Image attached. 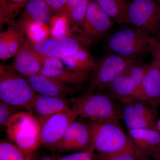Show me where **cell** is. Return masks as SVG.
Here are the masks:
<instances>
[{"label": "cell", "mask_w": 160, "mask_h": 160, "mask_svg": "<svg viewBox=\"0 0 160 160\" xmlns=\"http://www.w3.org/2000/svg\"><path fill=\"white\" fill-rule=\"evenodd\" d=\"M39 160H55L54 157L49 156H46L41 158Z\"/></svg>", "instance_id": "cell-32"}, {"label": "cell", "mask_w": 160, "mask_h": 160, "mask_svg": "<svg viewBox=\"0 0 160 160\" xmlns=\"http://www.w3.org/2000/svg\"><path fill=\"white\" fill-rule=\"evenodd\" d=\"M89 150L91 149L88 123L75 120L70 124L54 152L61 153Z\"/></svg>", "instance_id": "cell-12"}, {"label": "cell", "mask_w": 160, "mask_h": 160, "mask_svg": "<svg viewBox=\"0 0 160 160\" xmlns=\"http://www.w3.org/2000/svg\"><path fill=\"white\" fill-rule=\"evenodd\" d=\"M114 98L102 92L92 91L73 98L70 101L71 109L78 116L89 121H120L122 108Z\"/></svg>", "instance_id": "cell-1"}, {"label": "cell", "mask_w": 160, "mask_h": 160, "mask_svg": "<svg viewBox=\"0 0 160 160\" xmlns=\"http://www.w3.org/2000/svg\"><path fill=\"white\" fill-rule=\"evenodd\" d=\"M95 160H149L135 146L109 153L95 154Z\"/></svg>", "instance_id": "cell-26"}, {"label": "cell", "mask_w": 160, "mask_h": 160, "mask_svg": "<svg viewBox=\"0 0 160 160\" xmlns=\"http://www.w3.org/2000/svg\"><path fill=\"white\" fill-rule=\"evenodd\" d=\"M89 0H68L62 15L70 25H82L88 7Z\"/></svg>", "instance_id": "cell-24"}, {"label": "cell", "mask_w": 160, "mask_h": 160, "mask_svg": "<svg viewBox=\"0 0 160 160\" xmlns=\"http://www.w3.org/2000/svg\"><path fill=\"white\" fill-rule=\"evenodd\" d=\"M127 18L129 25L142 29L152 36L158 34L160 28L159 1L132 0L129 2Z\"/></svg>", "instance_id": "cell-7"}, {"label": "cell", "mask_w": 160, "mask_h": 160, "mask_svg": "<svg viewBox=\"0 0 160 160\" xmlns=\"http://www.w3.org/2000/svg\"><path fill=\"white\" fill-rule=\"evenodd\" d=\"M125 71L103 89L122 103L134 99L137 89L136 84Z\"/></svg>", "instance_id": "cell-21"}, {"label": "cell", "mask_w": 160, "mask_h": 160, "mask_svg": "<svg viewBox=\"0 0 160 160\" xmlns=\"http://www.w3.org/2000/svg\"><path fill=\"white\" fill-rule=\"evenodd\" d=\"M70 109V102L66 97L37 94L34 101L33 114H36L41 123L53 115Z\"/></svg>", "instance_id": "cell-19"}, {"label": "cell", "mask_w": 160, "mask_h": 160, "mask_svg": "<svg viewBox=\"0 0 160 160\" xmlns=\"http://www.w3.org/2000/svg\"><path fill=\"white\" fill-rule=\"evenodd\" d=\"M49 6L52 12L62 13L68 0H43Z\"/></svg>", "instance_id": "cell-30"}, {"label": "cell", "mask_w": 160, "mask_h": 160, "mask_svg": "<svg viewBox=\"0 0 160 160\" xmlns=\"http://www.w3.org/2000/svg\"><path fill=\"white\" fill-rule=\"evenodd\" d=\"M54 159L55 160H95L94 152L91 150L79 151L64 156L55 157Z\"/></svg>", "instance_id": "cell-29"}, {"label": "cell", "mask_w": 160, "mask_h": 160, "mask_svg": "<svg viewBox=\"0 0 160 160\" xmlns=\"http://www.w3.org/2000/svg\"><path fill=\"white\" fill-rule=\"evenodd\" d=\"M24 32L16 28H10L0 33V58L2 61L15 56L25 44Z\"/></svg>", "instance_id": "cell-20"}, {"label": "cell", "mask_w": 160, "mask_h": 160, "mask_svg": "<svg viewBox=\"0 0 160 160\" xmlns=\"http://www.w3.org/2000/svg\"><path fill=\"white\" fill-rule=\"evenodd\" d=\"M153 160H160V154L158 155V156L154 158H153Z\"/></svg>", "instance_id": "cell-35"}, {"label": "cell", "mask_w": 160, "mask_h": 160, "mask_svg": "<svg viewBox=\"0 0 160 160\" xmlns=\"http://www.w3.org/2000/svg\"><path fill=\"white\" fill-rule=\"evenodd\" d=\"M122 119L127 129H157L155 110L153 104L141 100L132 99L122 103Z\"/></svg>", "instance_id": "cell-9"}, {"label": "cell", "mask_w": 160, "mask_h": 160, "mask_svg": "<svg viewBox=\"0 0 160 160\" xmlns=\"http://www.w3.org/2000/svg\"><path fill=\"white\" fill-rule=\"evenodd\" d=\"M127 131L134 146L149 158L160 154V133L158 129H127Z\"/></svg>", "instance_id": "cell-18"}, {"label": "cell", "mask_w": 160, "mask_h": 160, "mask_svg": "<svg viewBox=\"0 0 160 160\" xmlns=\"http://www.w3.org/2000/svg\"><path fill=\"white\" fill-rule=\"evenodd\" d=\"M157 127L158 131L160 133V118L159 119L157 122Z\"/></svg>", "instance_id": "cell-33"}, {"label": "cell", "mask_w": 160, "mask_h": 160, "mask_svg": "<svg viewBox=\"0 0 160 160\" xmlns=\"http://www.w3.org/2000/svg\"><path fill=\"white\" fill-rule=\"evenodd\" d=\"M45 58L34 51L30 40L26 39L25 44L15 56L12 66L18 73L27 78L40 73Z\"/></svg>", "instance_id": "cell-15"}, {"label": "cell", "mask_w": 160, "mask_h": 160, "mask_svg": "<svg viewBox=\"0 0 160 160\" xmlns=\"http://www.w3.org/2000/svg\"><path fill=\"white\" fill-rule=\"evenodd\" d=\"M26 78L32 88L37 94L66 97L74 92L72 86L41 73L33 74Z\"/></svg>", "instance_id": "cell-17"}, {"label": "cell", "mask_w": 160, "mask_h": 160, "mask_svg": "<svg viewBox=\"0 0 160 160\" xmlns=\"http://www.w3.org/2000/svg\"><path fill=\"white\" fill-rule=\"evenodd\" d=\"M31 44L34 51L43 57L59 59L72 55L82 47L77 40L67 36L46 38L36 42L31 41Z\"/></svg>", "instance_id": "cell-11"}, {"label": "cell", "mask_w": 160, "mask_h": 160, "mask_svg": "<svg viewBox=\"0 0 160 160\" xmlns=\"http://www.w3.org/2000/svg\"></svg>", "instance_id": "cell-38"}, {"label": "cell", "mask_w": 160, "mask_h": 160, "mask_svg": "<svg viewBox=\"0 0 160 160\" xmlns=\"http://www.w3.org/2000/svg\"><path fill=\"white\" fill-rule=\"evenodd\" d=\"M159 1L160 2V0H159Z\"/></svg>", "instance_id": "cell-37"}, {"label": "cell", "mask_w": 160, "mask_h": 160, "mask_svg": "<svg viewBox=\"0 0 160 160\" xmlns=\"http://www.w3.org/2000/svg\"><path fill=\"white\" fill-rule=\"evenodd\" d=\"M31 0H0L1 27L11 22Z\"/></svg>", "instance_id": "cell-25"}, {"label": "cell", "mask_w": 160, "mask_h": 160, "mask_svg": "<svg viewBox=\"0 0 160 160\" xmlns=\"http://www.w3.org/2000/svg\"><path fill=\"white\" fill-rule=\"evenodd\" d=\"M119 122L88 120L91 150L98 153H109L134 146Z\"/></svg>", "instance_id": "cell-3"}, {"label": "cell", "mask_w": 160, "mask_h": 160, "mask_svg": "<svg viewBox=\"0 0 160 160\" xmlns=\"http://www.w3.org/2000/svg\"><path fill=\"white\" fill-rule=\"evenodd\" d=\"M96 0H89L86 16L82 24L83 34L86 40L95 41L101 38L114 24Z\"/></svg>", "instance_id": "cell-10"}, {"label": "cell", "mask_w": 160, "mask_h": 160, "mask_svg": "<svg viewBox=\"0 0 160 160\" xmlns=\"http://www.w3.org/2000/svg\"><path fill=\"white\" fill-rule=\"evenodd\" d=\"M37 94L27 78L21 75L12 66H0V99L3 102L33 113Z\"/></svg>", "instance_id": "cell-2"}, {"label": "cell", "mask_w": 160, "mask_h": 160, "mask_svg": "<svg viewBox=\"0 0 160 160\" xmlns=\"http://www.w3.org/2000/svg\"><path fill=\"white\" fill-rule=\"evenodd\" d=\"M60 59L69 69L82 73H90L97 65L91 53L82 46L74 54Z\"/></svg>", "instance_id": "cell-22"}, {"label": "cell", "mask_w": 160, "mask_h": 160, "mask_svg": "<svg viewBox=\"0 0 160 160\" xmlns=\"http://www.w3.org/2000/svg\"><path fill=\"white\" fill-rule=\"evenodd\" d=\"M16 107L0 100V126L5 127L9 120L18 112Z\"/></svg>", "instance_id": "cell-28"}, {"label": "cell", "mask_w": 160, "mask_h": 160, "mask_svg": "<svg viewBox=\"0 0 160 160\" xmlns=\"http://www.w3.org/2000/svg\"><path fill=\"white\" fill-rule=\"evenodd\" d=\"M52 13L43 0H31L24 8L16 28L23 32L31 25L45 26L51 20Z\"/></svg>", "instance_id": "cell-16"}, {"label": "cell", "mask_w": 160, "mask_h": 160, "mask_svg": "<svg viewBox=\"0 0 160 160\" xmlns=\"http://www.w3.org/2000/svg\"><path fill=\"white\" fill-rule=\"evenodd\" d=\"M140 61V58L125 57L114 53L105 57L92 72L87 92L103 90L129 66Z\"/></svg>", "instance_id": "cell-6"}, {"label": "cell", "mask_w": 160, "mask_h": 160, "mask_svg": "<svg viewBox=\"0 0 160 160\" xmlns=\"http://www.w3.org/2000/svg\"><path fill=\"white\" fill-rule=\"evenodd\" d=\"M134 99L155 105L160 99V67L155 60L147 65L145 76L136 92Z\"/></svg>", "instance_id": "cell-14"}, {"label": "cell", "mask_w": 160, "mask_h": 160, "mask_svg": "<svg viewBox=\"0 0 160 160\" xmlns=\"http://www.w3.org/2000/svg\"><path fill=\"white\" fill-rule=\"evenodd\" d=\"M158 41L142 29L126 28L109 37L107 47L109 51L122 56L140 58L152 53Z\"/></svg>", "instance_id": "cell-5"}, {"label": "cell", "mask_w": 160, "mask_h": 160, "mask_svg": "<svg viewBox=\"0 0 160 160\" xmlns=\"http://www.w3.org/2000/svg\"><path fill=\"white\" fill-rule=\"evenodd\" d=\"M78 117L73 109L53 115L41 123V146L54 152L70 124Z\"/></svg>", "instance_id": "cell-8"}, {"label": "cell", "mask_w": 160, "mask_h": 160, "mask_svg": "<svg viewBox=\"0 0 160 160\" xmlns=\"http://www.w3.org/2000/svg\"><path fill=\"white\" fill-rule=\"evenodd\" d=\"M158 47H159L160 49V42H159V41H158Z\"/></svg>", "instance_id": "cell-36"}, {"label": "cell", "mask_w": 160, "mask_h": 160, "mask_svg": "<svg viewBox=\"0 0 160 160\" xmlns=\"http://www.w3.org/2000/svg\"><path fill=\"white\" fill-rule=\"evenodd\" d=\"M0 160H36V155L26 153L10 141L1 140Z\"/></svg>", "instance_id": "cell-27"}, {"label": "cell", "mask_w": 160, "mask_h": 160, "mask_svg": "<svg viewBox=\"0 0 160 160\" xmlns=\"http://www.w3.org/2000/svg\"><path fill=\"white\" fill-rule=\"evenodd\" d=\"M39 120L32 112H18L5 126L10 142L26 153L36 155L41 145Z\"/></svg>", "instance_id": "cell-4"}, {"label": "cell", "mask_w": 160, "mask_h": 160, "mask_svg": "<svg viewBox=\"0 0 160 160\" xmlns=\"http://www.w3.org/2000/svg\"><path fill=\"white\" fill-rule=\"evenodd\" d=\"M151 53L153 59L157 62L160 67V49L158 46V43Z\"/></svg>", "instance_id": "cell-31"}, {"label": "cell", "mask_w": 160, "mask_h": 160, "mask_svg": "<svg viewBox=\"0 0 160 160\" xmlns=\"http://www.w3.org/2000/svg\"><path fill=\"white\" fill-rule=\"evenodd\" d=\"M114 23L128 24L127 13L129 2L126 0H96Z\"/></svg>", "instance_id": "cell-23"}, {"label": "cell", "mask_w": 160, "mask_h": 160, "mask_svg": "<svg viewBox=\"0 0 160 160\" xmlns=\"http://www.w3.org/2000/svg\"><path fill=\"white\" fill-rule=\"evenodd\" d=\"M158 38L157 39L158 41L159 42H160V28L159 29V30L158 33Z\"/></svg>", "instance_id": "cell-34"}, {"label": "cell", "mask_w": 160, "mask_h": 160, "mask_svg": "<svg viewBox=\"0 0 160 160\" xmlns=\"http://www.w3.org/2000/svg\"><path fill=\"white\" fill-rule=\"evenodd\" d=\"M40 73L69 86H80L89 80L90 73L77 72L66 67L60 59L45 58Z\"/></svg>", "instance_id": "cell-13"}]
</instances>
